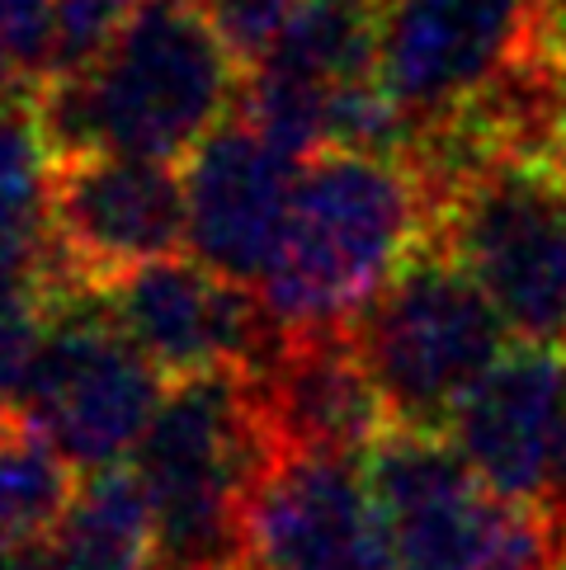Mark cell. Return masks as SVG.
<instances>
[{
  "label": "cell",
  "instance_id": "obj_9",
  "mask_svg": "<svg viewBox=\"0 0 566 570\" xmlns=\"http://www.w3.org/2000/svg\"><path fill=\"white\" fill-rule=\"evenodd\" d=\"M105 307L133 350L166 382L185 377H255L279 354L283 331L265 297L217 278L198 259H156L114 278Z\"/></svg>",
  "mask_w": 566,
  "mask_h": 570
},
{
  "label": "cell",
  "instance_id": "obj_21",
  "mask_svg": "<svg viewBox=\"0 0 566 570\" xmlns=\"http://www.w3.org/2000/svg\"><path fill=\"white\" fill-rule=\"evenodd\" d=\"M538 509L548 514L553 528L566 523V430H562V443H557V458H553V472H548V491H543Z\"/></svg>",
  "mask_w": 566,
  "mask_h": 570
},
{
  "label": "cell",
  "instance_id": "obj_11",
  "mask_svg": "<svg viewBox=\"0 0 566 570\" xmlns=\"http://www.w3.org/2000/svg\"><path fill=\"white\" fill-rule=\"evenodd\" d=\"M48 213L71 288L105 293L185 246V170L114 151L62 156L48 175Z\"/></svg>",
  "mask_w": 566,
  "mask_h": 570
},
{
  "label": "cell",
  "instance_id": "obj_20",
  "mask_svg": "<svg viewBox=\"0 0 566 570\" xmlns=\"http://www.w3.org/2000/svg\"><path fill=\"white\" fill-rule=\"evenodd\" d=\"M137 0H52V33H57V71L76 76L105 52L118 29L128 24Z\"/></svg>",
  "mask_w": 566,
  "mask_h": 570
},
{
  "label": "cell",
  "instance_id": "obj_8",
  "mask_svg": "<svg viewBox=\"0 0 566 570\" xmlns=\"http://www.w3.org/2000/svg\"><path fill=\"white\" fill-rule=\"evenodd\" d=\"M166 401V377L133 350L99 293H62L48 340L10 411L67 453L76 472H105L137 453Z\"/></svg>",
  "mask_w": 566,
  "mask_h": 570
},
{
  "label": "cell",
  "instance_id": "obj_19",
  "mask_svg": "<svg viewBox=\"0 0 566 570\" xmlns=\"http://www.w3.org/2000/svg\"><path fill=\"white\" fill-rule=\"evenodd\" d=\"M52 175V147L29 95H0V189L43 194Z\"/></svg>",
  "mask_w": 566,
  "mask_h": 570
},
{
  "label": "cell",
  "instance_id": "obj_13",
  "mask_svg": "<svg viewBox=\"0 0 566 570\" xmlns=\"http://www.w3.org/2000/svg\"><path fill=\"white\" fill-rule=\"evenodd\" d=\"M274 453H369L392 430V411L363 363L350 325L283 335L279 354L246 377Z\"/></svg>",
  "mask_w": 566,
  "mask_h": 570
},
{
  "label": "cell",
  "instance_id": "obj_15",
  "mask_svg": "<svg viewBox=\"0 0 566 570\" xmlns=\"http://www.w3.org/2000/svg\"><path fill=\"white\" fill-rule=\"evenodd\" d=\"M52 552L62 570H156V509L133 466L80 481Z\"/></svg>",
  "mask_w": 566,
  "mask_h": 570
},
{
  "label": "cell",
  "instance_id": "obj_5",
  "mask_svg": "<svg viewBox=\"0 0 566 570\" xmlns=\"http://www.w3.org/2000/svg\"><path fill=\"white\" fill-rule=\"evenodd\" d=\"M548 48V0H378L373 76L420 141L500 105Z\"/></svg>",
  "mask_w": 566,
  "mask_h": 570
},
{
  "label": "cell",
  "instance_id": "obj_2",
  "mask_svg": "<svg viewBox=\"0 0 566 570\" xmlns=\"http://www.w3.org/2000/svg\"><path fill=\"white\" fill-rule=\"evenodd\" d=\"M435 198L411 156L321 151L302 166L260 297L283 335L350 325L430 240Z\"/></svg>",
  "mask_w": 566,
  "mask_h": 570
},
{
  "label": "cell",
  "instance_id": "obj_22",
  "mask_svg": "<svg viewBox=\"0 0 566 570\" xmlns=\"http://www.w3.org/2000/svg\"><path fill=\"white\" fill-rule=\"evenodd\" d=\"M0 570H62V566H57L52 542H33V547H0Z\"/></svg>",
  "mask_w": 566,
  "mask_h": 570
},
{
  "label": "cell",
  "instance_id": "obj_6",
  "mask_svg": "<svg viewBox=\"0 0 566 570\" xmlns=\"http://www.w3.org/2000/svg\"><path fill=\"white\" fill-rule=\"evenodd\" d=\"M397 570H553L557 533L538 504L487 491L439 430H388L369 458Z\"/></svg>",
  "mask_w": 566,
  "mask_h": 570
},
{
  "label": "cell",
  "instance_id": "obj_16",
  "mask_svg": "<svg viewBox=\"0 0 566 570\" xmlns=\"http://www.w3.org/2000/svg\"><path fill=\"white\" fill-rule=\"evenodd\" d=\"M76 491L80 481L62 448L0 405V547L52 542Z\"/></svg>",
  "mask_w": 566,
  "mask_h": 570
},
{
  "label": "cell",
  "instance_id": "obj_7",
  "mask_svg": "<svg viewBox=\"0 0 566 570\" xmlns=\"http://www.w3.org/2000/svg\"><path fill=\"white\" fill-rule=\"evenodd\" d=\"M392 424L439 430L462 396L505 358V321L449 255L424 246L350 321Z\"/></svg>",
  "mask_w": 566,
  "mask_h": 570
},
{
  "label": "cell",
  "instance_id": "obj_12",
  "mask_svg": "<svg viewBox=\"0 0 566 570\" xmlns=\"http://www.w3.org/2000/svg\"><path fill=\"white\" fill-rule=\"evenodd\" d=\"M302 166L246 124L217 128L185 166V246L217 278L260 288L283 246Z\"/></svg>",
  "mask_w": 566,
  "mask_h": 570
},
{
  "label": "cell",
  "instance_id": "obj_1",
  "mask_svg": "<svg viewBox=\"0 0 566 570\" xmlns=\"http://www.w3.org/2000/svg\"><path fill=\"white\" fill-rule=\"evenodd\" d=\"M236 52L204 0H137L128 24L86 71L52 76L33 95L52 160L114 151L194 156L241 99Z\"/></svg>",
  "mask_w": 566,
  "mask_h": 570
},
{
  "label": "cell",
  "instance_id": "obj_23",
  "mask_svg": "<svg viewBox=\"0 0 566 570\" xmlns=\"http://www.w3.org/2000/svg\"><path fill=\"white\" fill-rule=\"evenodd\" d=\"M553 533H557V561H553V570H566V523L553 528Z\"/></svg>",
  "mask_w": 566,
  "mask_h": 570
},
{
  "label": "cell",
  "instance_id": "obj_18",
  "mask_svg": "<svg viewBox=\"0 0 566 570\" xmlns=\"http://www.w3.org/2000/svg\"><path fill=\"white\" fill-rule=\"evenodd\" d=\"M57 71L52 0H0V95H38Z\"/></svg>",
  "mask_w": 566,
  "mask_h": 570
},
{
  "label": "cell",
  "instance_id": "obj_17",
  "mask_svg": "<svg viewBox=\"0 0 566 570\" xmlns=\"http://www.w3.org/2000/svg\"><path fill=\"white\" fill-rule=\"evenodd\" d=\"M57 297L62 293H52L38 278L0 274V405H10L19 396V386L29 382L33 358L48 340Z\"/></svg>",
  "mask_w": 566,
  "mask_h": 570
},
{
  "label": "cell",
  "instance_id": "obj_4",
  "mask_svg": "<svg viewBox=\"0 0 566 570\" xmlns=\"http://www.w3.org/2000/svg\"><path fill=\"white\" fill-rule=\"evenodd\" d=\"M424 185L435 198L424 246L487 293L510 340L566 350V175L496 156Z\"/></svg>",
  "mask_w": 566,
  "mask_h": 570
},
{
  "label": "cell",
  "instance_id": "obj_10",
  "mask_svg": "<svg viewBox=\"0 0 566 570\" xmlns=\"http://www.w3.org/2000/svg\"><path fill=\"white\" fill-rule=\"evenodd\" d=\"M246 570H397L354 453H274L241 509Z\"/></svg>",
  "mask_w": 566,
  "mask_h": 570
},
{
  "label": "cell",
  "instance_id": "obj_14",
  "mask_svg": "<svg viewBox=\"0 0 566 570\" xmlns=\"http://www.w3.org/2000/svg\"><path fill=\"white\" fill-rule=\"evenodd\" d=\"M566 430V350L519 344L449 415L443 434L487 491L538 504Z\"/></svg>",
  "mask_w": 566,
  "mask_h": 570
},
{
  "label": "cell",
  "instance_id": "obj_3",
  "mask_svg": "<svg viewBox=\"0 0 566 570\" xmlns=\"http://www.w3.org/2000/svg\"><path fill=\"white\" fill-rule=\"evenodd\" d=\"M133 458L156 509V570H246L241 509L274 458L246 377L170 382Z\"/></svg>",
  "mask_w": 566,
  "mask_h": 570
}]
</instances>
